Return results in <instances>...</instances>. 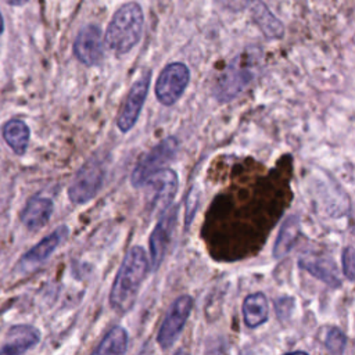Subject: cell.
Listing matches in <instances>:
<instances>
[{"label": "cell", "mask_w": 355, "mask_h": 355, "mask_svg": "<svg viewBox=\"0 0 355 355\" xmlns=\"http://www.w3.org/2000/svg\"><path fill=\"white\" fill-rule=\"evenodd\" d=\"M178 218V208L175 205L168 207L162 211L159 220L157 222L153 233L150 236V263L151 269L155 270L159 268L164 257L166 254L168 245L171 243L175 225Z\"/></svg>", "instance_id": "ba28073f"}, {"label": "cell", "mask_w": 355, "mask_h": 355, "mask_svg": "<svg viewBox=\"0 0 355 355\" xmlns=\"http://www.w3.org/2000/svg\"><path fill=\"white\" fill-rule=\"evenodd\" d=\"M4 31V22H3V17H1V12H0V35L3 33Z\"/></svg>", "instance_id": "d4e9b609"}, {"label": "cell", "mask_w": 355, "mask_h": 355, "mask_svg": "<svg viewBox=\"0 0 355 355\" xmlns=\"http://www.w3.org/2000/svg\"><path fill=\"white\" fill-rule=\"evenodd\" d=\"M143 10L137 3H126L112 15L104 40L116 54H125L132 50L143 33Z\"/></svg>", "instance_id": "7a4b0ae2"}, {"label": "cell", "mask_w": 355, "mask_h": 355, "mask_svg": "<svg viewBox=\"0 0 355 355\" xmlns=\"http://www.w3.org/2000/svg\"><path fill=\"white\" fill-rule=\"evenodd\" d=\"M251 15L261 32L269 39H280L284 35V26L272 11L261 0H254L251 6Z\"/></svg>", "instance_id": "5bb4252c"}, {"label": "cell", "mask_w": 355, "mask_h": 355, "mask_svg": "<svg viewBox=\"0 0 355 355\" xmlns=\"http://www.w3.org/2000/svg\"><path fill=\"white\" fill-rule=\"evenodd\" d=\"M250 79H251V75H250L248 72L233 69V71H230V72L223 78L225 83L220 85V87H223V89H220V92H222V94L226 93L227 97L236 96V94L245 86V83H247Z\"/></svg>", "instance_id": "ffe728a7"}, {"label": "cell", "mask_w": 355, "mask_h": 355, "mask_svg": "<svg viewBox=\"0 0 355 355\" xmlns=\"http://www.w3.org/2000/svg\"><path fill=\"white\" fill-rule=\"evenodd\" d=\"M40 340V331L31 324H17L8 330L0 354L18 355L33 348Z\"/></svg>", "instance_id": "7c38bea8"}, {"label": "cell", "mask_w": 355, "mask_h": 355, "mask_svg": "<svg viewBox=\"0 0 355 355\" xmlns=\"http://www.w3.org/2000/svg\"><path fill=\"white\" fill-rule=\"evenodd\" d=\"M345 343H347L345 334L340 329H337V327L330 329L327 336H326V338H324L326 349L330 354H334V355H340L344 351Z\"/></svg>", "instance_id": "44dd1931"}, {"label": "cell", "mask_w": 355, "mask_h": 355, "mask_svg": "<svg viewBox=\"0 0 355 355\" xmlns=\"http://www.w3.org/2000/svg\"><path fill=\"white\" fill-rule=\"evenodd\" d=\"M215 3L226 11H241L248 6L250 0H215Z\"/></svg>", "instance_id": "603a6c76"}, {"label": "cell", "mask_w": 355, "mask_h": 355, "mask_svg": "<svg viewBox=\"0 0 355 355\" xmlns=\"http://www.w3.org/2000/svg\"><path fill=\"white\" fill-rule=\"evenodd\" d=\"M190 80V71L183 62L168 64L158 75L155 96L164 105H173L184 93Z\"/></svg>", "instance_id": "5b68a950"}, {"label": "cell", "mask_w": 355, "mask_h": 355, "mask_svg": "<svg viewBox=\"0 0 355 355\" xmlns=\"http://www.w3.org/2000/svg\"><path fill=\"white\" fill-rule=\"evenodd\" d=\"M3 137L17 155H24L29 143V128L21 119H10L3 126Z\"/></svg>", "instance_id": "e0dca14e"}, {"label": "cell", "mask_w": 355, "mask_h": 355, "mask_svg": "<svg viewBox=\"0 0 355 355\" xmlns=\"http://www.w3.org/2000/svg\"><path fill=\"white\" fill-rule=\"evenodd\" d=\"M146 189L147 211H164L168 208L178 190V175L171 168H159L143 182Z\"/></svg>", "instance_id": "3957f363"}, {"label": "cell", "mask_w": 355, "mask_h": 355, "mask_svg": "<svg viewBox=\"0 0 355 355\" xmlns=\"http://www.w3.org/2000/svg\"><path fill=\"white\" fill-rule=\"evenodd\" d=\"M269 316L268 298L263 293H252L243 301V319L247 327L255 329L266 322Z\"/></svg>", "instance_id": "9a60e30c"}, {"label": "cell", "mask_w": 355, "mask_h": 355, "mask_svg": "<svg viewBox=\"0 0 355 355\" xmlns=\"http://www.w3.org/2000/svg\"><path fill=\"white\" fill-rule=\"evenodd\" d=\"M354 258H355L354 247H352V245H347V247L343 250L341 262H343V272H344V276H345L349 282H352V280H354V276H355Z\"/></svg>", "instance_id": "7402d4cb"}, {"label": "cell", "mask_w": 355, "mask_h": 355, "mask_svg": "<svg viewBox=\"0 0 355 355\" xmlns=\"http://www.w3.org/2000/svg\"><path fill=\"white\" fill-rule=\"evenodd\" d=\"M69 229L65 225L58 226L49 236L43 237L35 247H32L21 259L22 266L33 268L42 262H44L57 248L58 245L68 237Z\"/></svg>", "instance_id": "8fae6325"}, {"label": "cell", "mask_w": 355, "mask_h": 355, "mask_svg": "<svg viewBox=\"0 0 355 355\" xmlns=\"http://www.w3.org/2000/svg\"><path fill=\"white\" fill-rule=\"evenodd\" d=\"M148 268L143 247L135 245L126 252L110 291V305L116 312L125 313L133 306Z\"/></svg>", "instance_id": "6da1fadb"}, {"label": "cell", "mask_w": 355, "mask_h": 355, "mask_svg": "<svg viewBox=\"0 0 355 355\" xmlns=\"http://www.w3.org/2000/svg\"><path fill=\"white\" fill-rule=\"evenodd\" d=\"M53 209L54 205L50 198L33 197L26 202L21 214V220L25 225V227L29 229L31 232L39 230L49 222Z\"/></svg>", "instance_id": "4fadbf2b"}, {"label": "cell", "mask_w": 355, "mask_h": 355, "mask_svg": "<svg viewBox=\"0 0 355 355\" xmlns=\"http://www.w3.org/2000/svg\"><path fill=\"white\" fill-rule=\"evenodd\" d=\"M191 309L193 298L190 295H180L172 302V305L166 311V315L157 336V341L162 349L171 348L178 340L186 324L187 318L190 316Z\"/></svg>", "instance_id": "8992f818"}, {"label": "cell", "mask_w": 355, "mask_h": 355, "mask_svg": "<svg viewBox=\"0 0 355 355\" xmlns=\"http://www.w3.org/2000/svg\"><path fill=\"white\" fill-rule=\"evenodd\" d=\"M75 57L86 67L96 65L103 58V36L97 25L83 26L73 42Z\"/></svg>", "instance_id": "30bf717a"}, {"label": "cell", "mask_w": 355, "mask_h": 355, "mask_svg": "<svg viewBox=\"0 0 355 355\" xmlns=\"http://www.w3.org/2000/svg\"><path fill=\"white\" fill-rule=\"evenodd\" d=\"M178 151V140L173 136H169L153 147L136 165L130 175V182L135 187H140L143 182L159 168H164L168 162L175 158Z\"/></svg>", "instance_id": "52a82bcc"}, {"label": "cell", "mask_w": 355, "mask_h": 355, "mask_svg": "<svg viewBox=\"0 0 355 355\" xmlns=\"http://www.w3.org/2000/svg\"><path fill=\"white\" fill-rule=\"evenodd\" d=\"M28 1H29V0H7L8 4H11V6H18V7L26 4Z\"/></svg>", "instance_id": "cb8c5ba5"}, {"label": "cell", "mask_w": 355, "mask_h": 355, "mask_svg": "<svg viewBox=\"0 0 355 355\" xmlns=\"http://www.w3.org/2000/svg\"><path fill=\"white\" fill-rule=\"evenodd\" d=\"M105 176V166L98 157L90 158L78 171L69 189L68 197L73 204H85L100 191Z\"/></svg>", "instance_id": "277c9868"}, {"label": "cell", "mask_w": 355, "mask_h": 355, "mask_svg": "<svg viewBox=\"0 0 355 355\" xmlns=\"http://www.w3.org/2000/svg\"><path fill=\"white\" fill-rule=\"evenodd\" d=\"M126 349H128V333L123 327L115 326L104 336L100 344L93 349V354L121 355V354H125Z\"/></svg>", "instance_id": "d6986e66"}, {"label": "cell", "mask_w": 355, "mask_h": 355, "mask_svg": "<svg viewBox=\"0 0 355 355\" xmlns=\"http://www.w3.org/2000/svg\"><path fill=\"white\" fill-rule=\"evenodd\" d=\"M300 268L305 269L309 272L312 276L320 279L330 287H338L340 286V279H338V272L333 261L327 258H311L305 257L298 261Z\"/></svg>", "instance_id": "2e32d148"}, {"label": "cell", "mask_w": 355, "mask_h": 355, "mask_svg": "<svg viewBox=\"0 0 355 355\" xmlns=\"http://www.w3.org/2000/svg\"><path fill=\"white\" fill-rule=\"evenodd\" d=\"M300 234V220L297 216H288L277 234L276 243L273 245V257L275 258H282L284 257L291 247L294 245L295 240L298 239Z\"/></svg>", "instance_id": "ac0fdd59"}, {"label": "cell", "mask_w": 355, "mask_h": 355, "mask_svg": "<svg viewBox=\"0 0 355 355\" xmlns=\"http://www.w3.org/2000/svg\"><path fill=\"white\" fill-rule=\"evenodd\" d=\"M150 79H151V73L150 71L146 72L144 75H141L130 87L129 90V94L125 100V104L122 105L121 111H119V115H118V119H116V125H118V129L123 133L129 132L140 112H141V108H143V104H144V100L147 97V93H148V86H150Z\"/></svg>", "instance_id": "9c48e42d"}]
</instances>
